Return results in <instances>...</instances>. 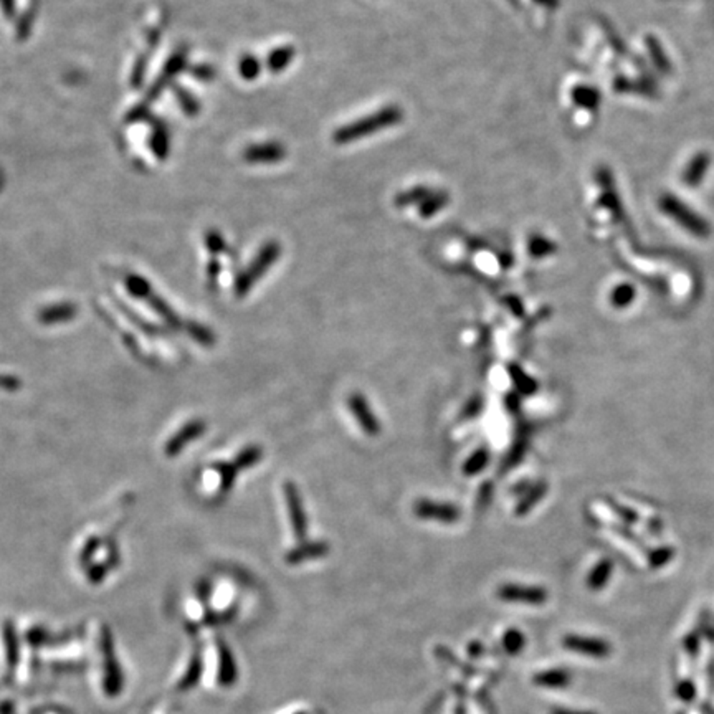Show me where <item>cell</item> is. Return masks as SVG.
<instances>
[{"instance_id":"obj_1","label":"cell","mask_w":714,"mask_h":714,"mask_svg":"<svg viewBox=\"0 0 714 714\" xmlns=\"http://www.w3.org/2000/svg\"><path fill=\"white\" fill-rule=\"evenodd\" d=\"M402 119V111L396 106H390L385 109H380L376 115L364 117V119L356 121V123H351L344 128L338 129V133L334 134V141L339 142V144H344V142H352L356 139H363L365 136H371V134H376L380 129L390 128V126L397 124L398 121Z\"/></svg>"},{"instance_id":"obj_2","label":"cell","mask_w":714,"mask_h":714,"mask_svg":"<svg viewBox=\"0 0 714 714\" xmlns=\"http://www.w3.org/2000/svg\"><path fill=\"white\" fill-rule=\"evenodd\" d=\"M660 209L663 213L671 218V220L676 222L682 229L690 232L691 235L698 238H706L709 233H711V226L703 217L698 215L691 207H688L686 204L682 202L678 197L675 195H665L662 197L660 200Z\"/></svg>"},{"instance_id":"obj_3","label":"cell","mask_w":714,"mask_h":714,"mask_svg":"<svg viewBox=\"0 0 714 714\" xmlns=\"http://www.w3.org/2000/svg\"><path fill=\"white\" fill-rule=\"evenodd\" d=\"M280 245L278 243L271 242L268 245H264L260 253L256 255L253 263L250 264V268H247L245 271L238 276L237 284H235V295L237 296H245L247 293L250 291L251 287L258 281L262 276L271 268V264L280 258Z\"/></svg>"},{"instance_id":"obj_4","label":"cell","mask_w":714,"mask_h":714,"mask_svg":"<svg viewBox=\"0 0 714 714\" xmlns=\"http://www.w3.org/2000/svg\"><path fill=\"white\" fill-rule=\"evenodd\" d=\"M284 501H287L293 534H295L298 541L306 539V536H308V516H306L303 499H301V494L295 483H284Z\"/></svg>"},{"instance_id":"obj_5","label":"cell","mask_w":714,"mask_h":714,"mask_svg":"<svg viewBox=\"0 0 714 714\" xmlns=\"http://www.w3.org/2000/svg\"><path fill=\"white\" fill-rule=\"evenodd\" d=\"M415 516L425 521H436V523L453 524L461 518L459 506L452 503H438L432 499H418L414 506Z\"/></svg>"},{"instance_id":"obj_6","label":"cell","mask_w":714,"mask_h":714,"mask_svg":"<svg viewBox=\"0 0 714 714\" xmlns=\"http://www.w3.org/2000/svg\"><path fill=\"white\" fill-rule=\"evenodd\" d=\"M496 595L503 602L529 604V606H543L548 600V590L536 586H519V583H505L496 590Z\"/></svg>"},{"instance_id":"obj_7","label":"cell","mask_w":714,"mask_h":714,"mask_svg":"<svg viewBox=\"0 0 714 714\" xmlns=\"http://www.w3.org/2000/svg\"><path fill=\"white\" fill-rule=\"evenodd\" d=\"M562 645H564V648L569 650V652L586 655V657L606 658L612 653L610 644H607L606 640H600V638L567 635L564 640H562Z\"/></svg>"},{"instance_id":"obj_8","label":"cell","mask_w":714,"mask_h":714,"mask_svg":"<svg viewBox=\"0 0 714 714\" xmlns=\"http://www.w3.org/2000/svg\"><path fill=\"white\" fill-rule=\"evenodd\" d=\"M347 405H349L351 414L354 415L356 422L359 423V427L363 428L367 435L376 436L380 434V422L379 418L376 417L369 402L365 401L363 394H351L349 401H347Z\"/></svg>"},{"instance_id":"obj_9","label":"cell","mask_w":714,"mask_h":714,"mask_svg":"<svg viewBox=\"0 0 714 714\" xmlns=\"http://www.w3.org/2000/svg\"><path fill=\"white\" fill-rule=\"evenodd\" d=\"M205 430H207V425H205L204 420H192L187 425L180 428L177 434L166 443L164 452H166L167 456H177L179 453L184 450V447H187L189 443L194 442L195 438H199Z\"/></svg>"},{"instance_id":"obj_10","label":"cell","mask_w":714,"mask_h":714,"mask_svg":"<svg viewBox=\"0 0 714 714\" xmlns=\"http://www.w3.org/2000/svg\"><path fill=\"white\" fill-rule=\"evenodd\" d=\"M327 552H329V544L326 541H309V543H301L295 549H291L284 559L288 564H303L308 561L321 559V557L327 556Z\"/></svg>"},{"instance_id":"obj_11","label":"cell","mask_w":714,"mask_h":714,"mask_svg":"<svg viewBox=\"0 0 714 714\" xmlns=\"http://www.w3.org/2000/svg\"><path fill=\"white\" fill-rule=\"evenodd\" d=\"M287 151L281 144H276V142H268V144H256L250 146L249 149L243 153V157L249 162L253 164H270V162H278L284 157Z\"/></svg>"},{"instance_id":"obj_12","label":"cell","mask_w":714,"mask_h":714,"mask_svg":"<svg viewBox=\"0 0 714 714\" xmlns=\"http://www.w3.org/2000/svg\"><path fill=\"white\" fill-rule=\"evenodd\" d=\"M709 166H711V155L706 153L696 154L690 161V164L684 167V184H688L690 187H698V184L704 179V175H706Z\"/></svg>"},{"instance_id":"obj_13","label":"cell","mask_w":714,"mask_h":714,"mask_svg":"<svg viewBox=\"0 0 714 714\" xmlns=\"http://www.w3.org/2000/svg\"><path fill=\"white\" fill-rule=\"evenodd\" d=\"M78 308L73 303H60L47 306L39 313V321L41 325H58V322L70 321L77 316Z\"/></svg>"},{"instance_id":"obj_14","label":"cell","mask_w":714,"mask_h":714,"mask_svg":"<svg viewBox=\"0 0 714 714\" xmlns=\"http://www.w3.org/2000/svg\"><path fill=\"white\" fill-rule=\"evenodd\" d=\"M546 494H548V483L546 481H539L536 483V485H532L531 488H529V491L526 494H523V498H521V501L518 503V506H516L514 510V514L516 516H526L528 512H531L534 508L537 506V503L543 499Z\"/></svg>"},{"instance_id":"obj_15","label":"cell","mask_w":714,"mask_h":714,"mask_svg":"<svg viewBox=\"0 0 714 714\" xmlns=\"http://www.w3.org/2000/svg\"><path fill=\"white\" fill-rule=\"evenodd\" d=\"M534 683L539 684V686L551 688V690H559V688H566L572 683V675L566 670H548L543 671V673H537L534 676Z\"/></svg>"},{"instance_id":"obj_16","label":"cell","mask_w":714,"mask_h":714,"mask_svg":"<svg viewBox=\"0 0 714 714\" xmlns=\"http://www.w3.org/2000/svg\"><path fill=\"white\" fill-rule=\"evenodd\" d=\"M613 572V561L610 559H602L597 564L594 566V569L590 570L589 577H587V587L590 590H600L607 586L608 581H610Z\"/></svg>"},{"instance_id":"obj_17","label":"cell","mask_w":714,"mask_h":714,"mask_svg":"<svg viewBox=\"0 0 714 714\" xmlns=\"http://www.w3.org/2000/svg\"><path fill=\"white\" fill-rule=\"evenodd\" d=\"M508 372H510V377H511L512 384H514V389L518 390V394H521V396H524V397L534 396V394L537 392V389H539L537 382L532 379L529 374L524 372L519 365H510V371Z\"/></svg>"},{"instance_id":"obj_18","label":"cell","mask_w":714,"mask_h":714,"mask_svg":"<svg viewBox=\"0 0 714 714\" xmlns=\"http://www.w3.org/2000/svg\"><path fill=\"white\" fill-rule=\"evenodd\" d=\"M490 452L486 448H478L466 459L463 466H461V472H463L465 476H474V474L481 473L490 465Z\"/></svg>"},{"instance_id":"obj_19","label":"cell","mask_w":714,"mask_h":714,"mask_svg":"<svg viewBox=\"0 0 714 714\" xmlns=\"http://www.w3.org/2000/svg\"><path fill=\"white\" fill-rule=\"evenodd\" d=\"M635 298H637L635 288L628 283H621V284H619V287L613 288V291L610 295V303L613 308L624 309V308H628V306L633 303Z\"/></svg>"},{"instance_id":"obj_20","label":"cell","mask_w":714,"mask_h":714,"mask_svg":"<svg viewBox=\"0 0 714 714\" xmlns=\"http://www.w3.org/2000/svg\"><path fill=\"white\" fill-rule=\"evenodd\" d=\"M263 452L260 447H247L245 450L238 453L237 459L233 460V466L237 468V472H242V470L250 468V466H255L262 460Z\"/></svg>"},{"instance_id":"obj_21","label":"cell","mask_w":714,"mask_h":714,"mask_svg":"<svg viewBox=\"0 0 714 714\" xmlns=\"http://www.w3.org/2000/svg\"><path fill=\"white\" fill-rule=\"evenodd\" d=\"M126 288L131 293L133 296L139 298V300H148V298L153 295V289H151L149 283L146 280H142L141 276L137 275H128L124 278Z\"/></svg>"},{"instance_id":"obj_22","label":"cell","mask_w":714,"mask_h":714,"mask_svg":"<svg viewBox=\"0 0 714 714\" xmlns=\"http://www.w3.org/2000/svg\"><path fill=\"white\" fill-rule=\"evenodd\" d=\"M524 644H526V638H524L523 632H519L518 628H510L503 635V648L508 655H518L521 650L524 648Z\"/></svg>"},{"instance_id":"obj_23","label":"cell","mask_w":714,"mask_h":714,"mask_svg":"<svg viewBox=\"0 0 714 714\" xmlns=\"http://www.w3.org/2000/svg\"><path fill=\"white\" fill-rule=\"evenodd\" d=\"M146 301H148V303H149L151 306H153V308H154L155 311H157V313L161 314V316H162L164 319H166L167 322H169V325H172V326H180V319H179V316H177V314L174 313V311L171 309V306H167L166 301L161 300V298L155 296L154 293H153V295H151Z\"/></svg>"},{"instance_id":"obj_24","label":"cell","mask_w":714,"mask_h":714,"mask_svg":"<svg viewBox=\"0 0 714 714\" xmlns=\"http://www.w3.org/2000/svg\"><path fill=\"white\" fill-rule=\"evenodd\" d=\"M293 57H295V50L289 47L275 50L270 55V58H268V65H270L273 71H281L287 68V65L293 60Z\"/></svg>"},{"instance_id":"obj_25","label":"cell","mask_w":714,"mask_h":714,"mask_svg":"<svg viewBox=\"0 0 714 714\" xmlns=\"http://www.w3.org/2000/svg\"><path fill=\"white\" fill-rule=\"evenodd\" d=\"M447 205V195L445 194H435L432 192L430 195L423 200L422 205H420V215L422 217H430L434 213L438 212L440 209Z\"/></svg>"},{"instance_id":"obj_26","label":"cell","mask_w":714,"mask_h":714,"mask_svg":"<svg viewBox=\"0 0 714 714\" xmlns=\"http://www.w3.org/2000/svg\"><path fill=\"white\" fill-rule=\"evenodd\" d=\"M675 557V551L668 546H662V548L653 549L652 552L648 554V564L652 569H660V567L666 566L668 562Z\"/></svg>"},{"instance_id":"obj_27","label":"cell","mask_w":714,"mask_h":714,"mask_svg":"<svg viewBox=\"0 0 714 714\" xmlns=\"http://www.w3.org/2000/svg\"><path fill=\"white\" fill-rule=\"evenodd\" d=\"M554 249H556L554 243L546 240L544 237L543 238L534 237L531 242H529V253H531L532 256H536V258H544V256L554 253Z\"/></svg>"},{"instance_id":"obj_28","label":"cell","mask_w":714,"mask_h":714,"mask_svg":"<svg viewBox=\"0 0 714 714\" xmlns=\"http://www.w3.org/2000/svg\"><path fill=\"white\" fill-rule=\"evenodd\" d=\"M187 333L191 334L195 341L202 342L205 346H213V342H215V336H213L212 331H209L207 327L200 325H195V322H191V325L187 326Z\"/></svg>"},{"instance_id":"obj_29","label":"cell","mask_w":714,"mask_h":714,"mask_svg":"<svg viewBox=\"0 0 714 714\" xmlns=\"http://www.w3.org/2000/svg\"><path fill=\"white\" fill-rule=\"evenodd\" d=\"M217 470L218 473H220V488L222 491H229L230 488H232V485L235 483V478H237V468H235L233 463H222V465H217Z\"/></svg>"},{"instance_id":"obj_30","label":"cell","mask_w":714,"mask_h":714,"mask_svg":"<svg viewBox=\"0 0 714 714\" xmlns=\"http://www.w3.org/2000/svg\"><path fill=\"white\" fill-rule=\"evenodd\" d=\"M574 98L575 102H579L582 104V106H587V108H594L597 106V99H599V95L597 91L592 90V88H577V90L574 91Z\"/></svg>"},{"instance_id":"obj_31","label":"cell","mask_w":714,"mask_h":714,"mask_svg":"<svg viewBox=\"0 0 714 714\" xmlns=\"http://www.w3.org/2000/svg\"><path fill=\"white\" fill-rule=\"evenodd\" d=\"M676 696L683 701V703H693L696 698V686L691 679H683L676 684Z\"/></svg>"},{"instance_id":"obj_32","label":"cell","mask_w":714,"mask_h":714,"mask_svg":"<svg viewBox=\"0 0 714 714\" xmlns=\"http://www.w3.org/2000/svg\"><path fill=\"white\" fill-rule=\"evenodd\" d=\"M483 405H485V402H483V397L481 396H473L465 404L463 412H461V418L472 420L474 417H478V415L481 414Z\"/></svg>"},{"instance_id":"obj_33","label":"cell","mask_w":714,"mask_h":714,"mask_svg":"<svg viewBox=\"0 0 714 714\" xmlns=\"http://www.w3.org/2000/svg\"><path fill=\"white\" fill-rule=\"evenodd\" d=\"M260 71V63L255 57H245L240 61V73L243 78L253 79Z\"/></svg>"},{"instance_id":"obj_34","label":"cell","mask_w":714,"mask_h":714,"mask_svg":"<svg viewBox=\"0 0 714 714\" xmlns=\"http://www.w3.org/2000/svg\"><path fill=\"white\" fill-rule=\"evenodd\" d=\"M683 645H684V650H686V652L690 653L691 657H695V655L698 653V650H699V635H698V632L690 633V635L684 638Z\"/></svg>"},{"instance_id":"obj_35","label":"cell","mask_w":714,"mask_h":714,"mask_svg":"<svg viewBox=\"0 0 714 714\" xmlns=\"http://www.w3.org/2000/svg\"><path fill=\"white\" fill-rule=\"evenodd\" d=\"M608 503H610L612 510H613V511H615V512H617V514H619V516H620V518H621V519H624V521H627V523H637V521H638V518H637V514H635V512H633V511H630V510H628V508L619 506V505H617V503H615V501H608Z\"/></svg>"},{"instance_id":"obj_36","label":"cell","mask_w":714,"mask_h":714,"mask_svg":"<svg viewBox=\"0 0 714 714\" xmlns=\"http://www.w3.org/2000/svg\"><path fill=\"white\" fill-rule=\"evenodd\" d=\"M22 387V382L14 376H0V389L6 390H17Z\"/></svg>"},{"instance_id":"obj_37","label":"cell","mask_w":714,"mask_h":714,"mask_svg":"<svg viewBox=\"0 0 714 714\" xmlns=\"http://www.w3.org/2000/svg\"><path fill=\"white\" fill-rule=\"evenodd\" d=\"M98 548H99V539H98V537H93V539L88 541L85 548H83V552H81L83 562H86L88 559H90V557L93 556V554L96 552V549H98Z\"/></svg>"},{"instance_id":"obj_38","label":"cell","mask_w":714,"mask_h":714,"mask_svg":"<svg viewBox=\"0 0 714 714\" xmlns=\"http://www.w3.org/2000/svg\"><path fill=\"white\" fill-rule=\"evenodd\" d=\"M491 494H493V485H491V483H485V485H483L481 490H480V496H478V503H480L481 506L488 505L490 499H491Z\"/></svg>"},{"instance_id":"obj_39","label":"cell","mask_w":714,"mask_h":714,"mask_svg":"<svg viewBox=\"0 0 714 714\" xmlns=\"http://www.w3.org/2000/svg\"><path fill=\"white\" fill-rule=\"evenodd\" d=\"M0 3H2V8H3V12H6L7 17L14 15V14H12V12L15 10V2H14V0H0Z\"/></svg>"},{"instance_id":"obj_40","label":"cell","mask_w":714,"mask_h":714,"mask_svg":"<svg viewBox=\"0 0 714 714\" xmlns=\"http://www.w3.org/2000/svg\"><path fill=\"white\" fill-rule=\"evenodd\" d=\"M516 397H518V396H510V397H508V401H506V404H508V407H510L511 412H516V410H518V407H519V402H518V398H516Z\"/></svg>"},{"instance_id":"obj_41","label":"cell","mask_w":714,"mask_h":714,"mask_svg":"<svg viewBox=\"0 0 714 714\" xmlns=\"http://www.w3.org/2000/svg\"><path fill=\"white\" fill-rule=\"evenodd\" d=\"M552 714H597L590 711H570V709H556Z\"/></svg>"},{"instance_id":"obj_42","label":"cell","mask_w":714,"mask_h":714,"mask_svg":"<svg viewBox=\"0 0 714 714\" xmlns=\"http://www.w3.org/2000/svg\"><path fill=\"white\" fill-rule=\"evenodd\" d=\"M699 711L703 713V714H714V709L709 706V704H701Z\"/></svg>"}]
</instances>
